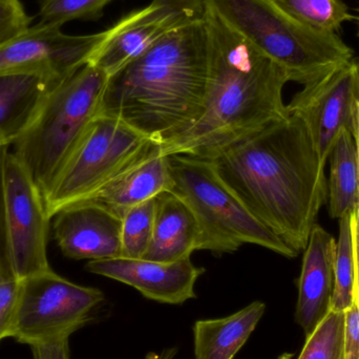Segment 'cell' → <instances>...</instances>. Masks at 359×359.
I'll return each mask as SVG.
<instances>
[{"mask_svg":"<svg viewBox=\"0 0 359 359\" xmlns=\"http://www.w3.org/2000/svg\"><path fill=\"white\" fill-rule=\"evenodd\" d=\"M10 147H0V234L2 233V222H1V186H2V162H4V153L6 149Z\"/></svg>","mask_w":359,"mask_h":359,"instance_id":"4dcf8cb0","label":"cell"},{"mask_svg":"<svg viewBox=\"0 0 359 359\" xmlns=\"http://www.w3.org/2000/svg\"><path fill=\"white\" fill-rule=\"evenodd\" d=\"M174 186L168 156L160 147L83 202L102 207L122 219L133 207L161 192L172 191Z\"/></svg>","mask_w":359,"mask_h":359,"instance_id":"2e32d148","label":"cell"},{"mask_svg":"<svg viewBox=\"0 0 359 359\" xmlns=\"http://www.w3.org/2000/svg\"><path fill=\"white\" fill-rule=\"evenodd\" d=\"M204 14V0H153L111 27L107 41L88 63L111 77L162 38Z\"/></svg>","mask_w":359,"mask_h":359,"instance_id":"7c38bea8","label":"cell"},{"mask_svg":"<svg viewBox=\"0 0 359 359\" xmlns=\"http://www.w3.org/2000/svg\"><path fill=\"white\" fill-rule=\"evenodd\" d=\"M160 147L121 119L100 114L44 194L48 217L88 200Z\"/></svg>","mask_w":359,"mask_h":359,"instance_id":"52a82bcc","label":"cell"},{"mask_svg":"<svg viewBox=\"0 0 359 359\" xmlns=\"http://www.w3.org/2000/svg\"><path fill=\"white\" fill-rule=\"evenodd\" d=\"M53 219L54 238L65 257L77 261L121 257L122 219L102 207L77 203Z\"/></svg>","mask_w":359,"mask_h":359,"instance_id":"5bb4252c","label":"cell"},{"mask_svg":"<svg viewBox=\"0 0 359 359\" xmlns=\"http://www.w3.org/2000/svg\"><path fill=\"white\" fill-rule=\"evenodd\" d=\"M86 269L128 285L147 299L170 305H181L196 299L194 286L205 272L204 268L196 267L190 257L157 262L119 257L90 261Z\"/></svg>","mask_w":359,"mask_h":359,"instance_id":"4fadbf2b","label":"cell"},{"mask_svg":"<svg viewBox=\"0 0 359 359\" xmlns=\"http://www.w3.org/2000/svg\"><path fill=\"white\" fill-rule=\"evenodd\" d=\"M205 159L257 221L297 252L305 250L328 200V182L301 118L290 114Z\"/></svg>","mask_w":359,"mask_h":359,"instance_id":"6da1fadb","label":"cell"},{"mask_svg":"<svg viewBox=\"0 0 359 359\" xmlns=\"http://www.w3.org/2000/svg\"><path fill=\"white\" fill-rule=\"evenodd\" d=\"M355 140H356V145H358V164H359V107H358V130H356Z\"/></svg>","mask_w":359,"mask_h":359,"instance_id":"d6a6232c","label":"cell"},{"mask_svg":"<svg viewBox=\"0 0 359 359\" xmlns=\"http://www.w3.org/2000/svg\"><path fill=\"white\" fill-rule=\"evenodd\" d=\"M114 0H42L40 23L62 27L73 20H97Z\"/></svg>","mask_w":359,"mask_h":359,"instance_id":"d4e9b609","label":"cell"},{"mask_svg":"<svg viewBox=\"0 0 359 359\" xmlns=\"http://www.w3.org/2000/svg\"><path fill=\"white\" fill-rule=\"evenodd\" d=\"M352 238H353L354 262H355L356 284L359 291V206L351 219Z\"/></svg>","mask_w":359,"mask_h":359,"instance_id":"f546056e","label":"cell"},{"mask_svg":"<svg viewBox=\"0 0 359 359\" xmlns=\"http://www.w3.org/2000/svg\"><path fill=\"white\" fill-rule=\"evenodd\" d=\"M293 358V354L291 353H284L282 354V355L280 356L278 359H292Z\"/></svg>","mask_w":359,"mask_h":359,"instance_id":"836d02e7","label":"cell"},{"mask_svg":"<svg viewBox=\"0 0 359 359\" xmlns=\"http://www.w3.org/2000/svg\"><path fill=\"white\" fill-rule=\"evenodd\" d=\"M207 81L208 37L203 17L175 29L111 76L101 114L162 144L200 119Z\"/></svg>","mask_w":359,"mask_h":359,"instance_id":"3957f363","label":"cell"},{"mask_svg":"<svg viewBox=\"0 0 359 359\" xmlns=\"http://www.w3.org/2000/svg\"><path fill=\"white\" fill-rule=\"evenodd\" d=\"M358 36L359 37V8H358Z\"/></svg>","mask_w":359,"mask_h":359,"instance_id":"e575fe53","label":"cell"},{"mask_svg":"<svg viewBox=\"0 0 359 359\" xmlns=\"http://www.w3.org/2000/svg\"><path fill=\"white\" fill-rule=\"evenodd\" d=\"M329 160V213L333 219H339L359 206L358 145L351 132L344 130L339 133Z\"/></svg>","mask_w":359,"mask_h":359,"instance_id":"ffe728a7","label":"cell"},{"mask_svg":"<svg viewBox=\"0 0 359 359\" xmlns=\"http://www.w3.org/2000/svg\"><path fill=\"white\" fill-rule=\"evenodd\" d=\"M299 359H346L344 312L329 310L311 334L306 337Z\"/></svg>","mask_w":359,"mask_h":359,"instance_id":"603a6c76","label":"cell"},{"mask_svg":"<svg viewBox=\"0 0 359 359\" xmlns=\"http://www.w3.org/2000/svg\"><path fill=\"white\" fill-rule=\"evenodd\" d=\"M156 198L130 208L122 217L121 257L143 259L153 236Z\"/></svg>","mask_w":359,"mask_h":359,"instance_id":"cb8c5ba5","label":"cell"},{"mask_svg":"<svg viewBox=\"0 0 359 359\" xmlns=\"http://www.w3.org/2000/svg\"><path fill=\"white\" fill-rule=\"evenodd\" d=\"M201 232L196 215L174 191L156 196L155 222L151 244L143 259L176 262L200 248Z\"/></svg>","mask_w":359,"mask_h":359,"instance_id":"e0dca14e","label":"cell"},{"mask_svg":"<svg viewBox=\"0 0 359 359\" xmlns=\"http://www.w3.org/2000/svg\"><path fill=\"white\" fill-rule=\"evenodd\" d=\"M208 81L200 119L162 143L166 156L208 158L215 151L288 117L283 90L288 73L226 25L205 4Z\"/></svg>","mask_w":359,"mask_h":359,"instance_id":"7a4b0ae2","label":"cell"},{"mask_svg":"<svg viewBox=\"0 0 359 359\" xmlns=\"http://www.w3.org/2000/svg\"><path fill=\"white\" fill-rule=\"evenodd\" d=\"M2 238L6 259L19 280L52 269L48 238L52 219L43 194L20 160L6 149L2 162Z\"/></svg>","mask_w":359,"mask_h":359,"instance_id":"9c48e42d","label":"cell"},{"mask_svg":"<svg viewBox=\"0 0 359 359\" xmlns=\"http://www.w3.org/2000/svg\"><path fill=\"white\" fill-rule=\"evenodd\" d=\"M226 25L284 67L304 86L351 60L354 50L337 34L304 25L278 0H204Z\"/></svg>","mask_w":359,"mask_h":359,"instance_id":"277c9868","label":"cell"},{"mask_svg":"<svg viewBox=\"0 0 359 359\" xmlns=\"http://www.w3.org/2000/svg\"><path fill=\"white\" fill-rule=\"evenodd\" d=\"M285 10L307 27L337 34L344 22L355 17L344 0H278Z\"/></svg>","mask_w":359,"mask_h":359,"instance_id":"7402d4cb","label":"cell"},{"mask_svg":"<svg viewBox=\"0 0 359 359\" xmlns=\"http://www.w3.org/2000/svg\"><path fill=\"white\" fill-rule=\"evenodd\" d=\"M352 213L339 219V236L334 259V290L331 310L346 311L353 302L356 288L355 262L352 238Z\"/></svg>","mask_w":359,"mask_h":359,"instance_id":"44dd1931","label":"cell"},{"mask_svg":"<svg viewBox=\"0 0 359 359\" xmlns=\"http://www.w3.org/2000/svg\"><path fill=\"white\" fill-rule=\"evenodd\" d=\"M335 250V238L316 224L304 250L303 266L297 284L299 299L295 320L303 328L306 337L311 334L330 310L334 290Z\"/></svg>","mask_w":359,"mask_h":359,"instance_id":"9a60e30c","label":"cell"},{"mask_svg":"<svg viewBox=\"0 0 359 359\" xmlns=\"http://www.w3.org/2000/svg\"><path fill=\"white\" fill-rule=\"evenodd\" d=\"M33 359H69V339L32 346Z\"/></svg>","mask_w":359,"mask_h":359,"instance_id":"f1b7e54d","label":"cell"},{"mask_svg":"<svg viewBox=\"0 0 359 359\" xmlns=\"http://www.w3.org/2000/svg\"><path fill=\"white\" fill-rule=\"evenodd\" d=\"M20 282L6 259L4 238L0 234V341L8 337L12 324Z\"/></svg>","mask_w":359,"mask_h":359,"instance_id":"484cf974","label":"cell"},{"mask_svg":"<svg viewBox=\"0 0 359 359\" xmlns=\"http://www.w3.org/2000/svg\"><path fill=\"white\" fill-rule=\"evenodd\" d=\"M109 75L86 63L59 82L11 149L46 194L90 124L102 111Z\"/></svg>","mask_w":359,"mask_h":359,"instance_id":"5b68a950","label":"cell"},{"mask_svg":"<svg viewBox=\"0 0 359 359\" xmlns=\"http://www.w3.org/2000/svg\"><path fill=\"white\" fill-rule=\"evenodd\" d=\"M32 20L20 0H0V46L29 29Z\"/></svg>","mask_w":359,"mask_h":359,"instance_id":"4316f807","label":"cell"},{"mask_svg":"<svg viewBox=\"0 0 359 359\" xmlns=\"http://www.w3.org/2000/svg\"><path fill=\"white\" fill-rule=\"evenodd\" d=\"M102 291L81 286L53 269L21 280L8 337L29 347L69 339L104 302Z\"/></svg>","mask_w":359,"mask_h":359,"instance_id":"ba28073f","label":"cell"},{"mask_svg":"<svg viewBox=\"0 0 359 359\" xmlns=\"http://www.w3.org/2000/svg\"><path fill=\"white\" fill-rule=\"evenodd\" d=\"M109 35V29L67 35L61 27L38 22L0 46V76L40 73L65 79L92 60Z\"/></svg>","mask_w":359,"mask_h":359,"instance_id":"8fae6325","label":"cell"},{"mask_svg":"<svg viewBox=\"0 0 359 359\" xmlns=\"http://www.w3.org/2000/svg\"><path fill=\"white\" fill-rule=\"evenodd\" d=\"M62 80L40 73L0 76V147H12Z\"/></svg>","mask_w":359,"mask_h":359,"instance_id":"ac0fdd59","label":"cell"},{"mask_svg":"<svg viewBox=\"0 0 359 359\" xmlns=\"http://www.w3.org/2000/svg\"><path fill=\"white\" fill-rule=\"evenodd\" d=\"M266 305L253 302L232 316L194 323V359H233L255 330Z\"/></svg>","mask_w":359,"mask_h":359,"instance_id":"d6986e66","label":"cell"},{"mask_svg":"<svg viewBox=\"0 0 359 359\" xmlns=\"http://www.w3.org/2000/svg\"><path fill=\"white\" fill-rule=\"evenodd\" d=\"M168 161L175 183L172 191L187 203L198 221V250L224 255L252 244L289 259L299 255L249 212L208 159L176 154L168 156Z\"/></svg>","mask_w":359,"mask_h":359,"instance_id":"8992f818","label":"cell"},{"mask_svg":"<svg viewBox=\"0 0 359 359\" xmlns=\"http://www.w3.org/2000/svg\"><path fill=\"white\" fill-rule=\"evenodd\" d=\"M358 107V57L304 86L287 105L289 114L305 122L325 165L341 130H349L355 137Z\"/></svg>","mask_w":359,"mask_h":359,"instance_id":"30bf717a","label":"cell"},{"mask_svg":"<svg viewBox=\"0 0 359 359\" xmlns=\"http://www.w3.org/2000/svg\"><path fill=\"white\" fill-rule=\"evenodd\" d=\"M178 353V349L170 348V349L164 350L160 355L156 356L155 359H174Z\"/></svg>","mask_w":359,"mask_h":359,"instance_id":"1f68e13d","label":"cell"},{"mask_svg":"<svg viewBox=\"0 0 359 359\" xmlns=\"http://www.w3.org/2000/svg\"><path fill=\"white\" fill-rule=\"evenodd\" d=\"M345 313V358L359 359V291L356 284L353 302Z\"/></svg>","mask_w":359,"mask_h":359,"instance_id":"83f0119b","label":"cell"}]
</instances>
